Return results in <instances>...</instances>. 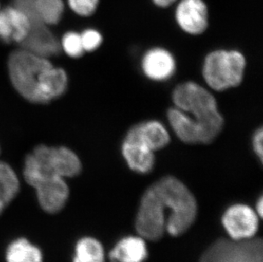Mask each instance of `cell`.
Listing matches in <instances>:
<instances>
[{
  "mask_svg": "<svg viewBox=\"0 0 263 262\" xmlns=\"http://www.w3.org/2000/svg\"><path fill=\"white\" fill-rule=\"evenodd\" d=\"M126 136L142 142L154 153L164 148L171 141L166 127L157 120H147L136 124L127 132Z\"/></svg>",
  "mask_w": 263,
  "mask_h": 262,
  "instance_id": "obj_11",
  "label": "cell"
},
{
  "mask_svg": "<svg viewBox=\"0 0 263 262\" xmlns=\"http://www.w3.org/2000/svg\"><path fill=\"white\" fill-rule=\"evenodd\" d=\"M81 42L85 51L91 52L97 50L102 43V35L99 31L94 28L85 29L82 33H80Z\"/></svg>",
  "mask_w": 263,
  "mask_h": 262,
  "instance_id": "obj_22",
  "label": "cell"
},
{
  "mask_svg": "<svg viewBox=\"0 0 263 262\" xmlns=\"http://www.w3.org/2000/svg\"><path fill=\"white\" fill-rule=\"evenodd\" d=\"M178 0H152V2L155 6L162 9L170 7L172 5H175Z\"/></svg>",
  "mask_w": 263,
  "mask_h": 262,
  "instance_id": "obj_24",
  "label": "cell"
},
{
  "mask_svg": "<svg viewBox=\"0 0 263 262\" xmlns=\"http://www.w3.org/2000/svg\"><path fill=\"white\" fill-rule=\"evenodd\" d=\"M252 146L254 152L258 157L260 160L262 161L263 157V129L262 128L256 129L252 139Z\"/></svg>",
  "mask_w": 263,
  "mask_h": 262,
  "instance_id": "obj_23",
  "label": "cell"
},
{
  "mask_svg": "<svg viewBox=\"0 0 263 262\" xmlns=\"http://www.w3.org/2000/svg\"><path fill=\"white\" fill-rule=\"evenodd\" d=\"M61 48L65 53L72 58L82 57L85 52L83 48L80 33L76 32H67L62 37Z\"/></svg>",
  "mask_w": 263,
  "mask_h": 262,
  "instance_id": "obj_20",
  "label": "cell"
},
{
  "mask_svg": "<svg viewBox=\"0 0 263 262\" xmlns=\"http://www.w3.org/2000/svg\"><path fill=\"white\" fill-rule=\"evenodd\" d=\"M222 224L233 239H250L258 229V215L246 204H234L224 213Z\"/></svg>",
  "mask_w": 263,
  "mask_h": 262,
  "instance_id": "obj_7",
  "label": "cell"
},
{
  "mask_svg": "<svg viewBox=\"0 0 263 262\" xmlns=\"http://www.w3.org/2000/svg\"><path fill=\"white\" fill-rule=\"evenodd\" d=\"M100 2L101 0H67L70 10L82 17L94 15L99 7Z\"/></svg>",
  "mask_w": 263,
  "mask_h": 262,
  "instance_id": "obj_21",
  "label": "cell"
},
{
  "mask_svg": "<svg viewBox=\"0 0 263 262\" xmlns=\"http://www.w3.org/2000/svg\"><path fill=\"white\" fill-rule=\"evenodd\" d=\"M175 19L179 27L190 35L202 34L209 26V9L204 0H178Z\"/></svg>",
  "mask_w": 263,
  "mask_h": 262,
  "instance_id": "obj_8",
  "label": "cell"
},
{
  "mask_svg": "<svg viewBox=\"0 0 263 262\" xmlns=\"http://www.w3.org/2000/svg\"><path fill=\"white\" fill-rule=\"evenodd\" d=\"M175 107L186 113L199 126L203 142H212L221 133L224 125L223 117L219 111L213 95L194 82L179 84L172 93Z\"/></svg>",
  "mask_w": 263,
  "mask_h": 262,
  "instance_id": "obj_3",
  "label": "cell"
},
{
  "mask_svg": "<svg viewBox=\"0 0 263 262\" xmlns=\"http://www.w3.org/2000/svg\"><path fill=\"white\" fill-rule=\"evenodd\" d=\"M261 212H262V198H260L258 203H257V209H256V213L260 216H261Z\"/></svg>",
  "mask_w": 263,
  "mask_h": 262,
  "instance_id": "obj_25",
  "label": "cell"
},
{
  "mask_svg": "<svg viewBox=\"0 0 263 262\" xmlns=\"http://www.w3.org/2000/svg\"><path fill=\"white\" fill-rule=\"evenodd\" d=\"M8 68L13 86L22 97L33 103L53 101L58 72L47 58L21 49L10 54Z\"/></svg>",
  "mask_w": 263,
  "mask_h": 262,
  "instance_id": "obj_2",
  "label": "cell"
},
{
  "mask_svg": "<svg viewBox=\"0 0 263 262\" xmlns=\"http://www.w3.org/2000/svg\"><path fill=\"white\" fill-rule=\"evenodd\" d=\"M31 27L32 23L28 15L14 5L0 10V39L4 42L21 44Z\"/></svg>",
  "mask_w": 263,
  "mask_h": 262,
  "instance_id": "obj_9",
  "label": "cell"
},
{
  "mask_svg": "<svg viewBox=\"0 0 263 262\" xmlns=\"http://www.w3.org/2000/svg\"><path fill=\"white\" fill-rule=\"evenodd\" d=\"M30 185L36 191L40 207L49 214L60 212L69 198V188L65 179L55 175L40 176Z\"/></svg>",
  "mask_w": 263,
  "mask_h": 262,
  "instance_id": "obj_6",
  "label": "cell"
},
{
  "mask_svg": "<svg viewBox=\"0 0 263 262\" xmlns=\"http://www.w3.org/2000/svg\"><path fill=\"white\" fill-rule=\"evenodd\" d=\"M170 125L176 136L186 144H204L201 131L190 117L176 107H172L167 113Z\"/></svg>",
  "mask_w": 263,
  "mask_h": 262,
  "instance_id": "obj_14",
  "label": "cell"
},
{
  "mask_svg": "<svg viewBox=\"0 0 263 262\" xmlns=\"http://www.w3.org/2000/svg\"><path fill=\"white\" fill-rule=\"evenodd\" d=\"M21 45L24 50L45 58L58 55L62 49L57 38L44 24L32 26Z\"/></svg>",
  "mask_w": 263,
  "mask_h": 262,
  "instance_id": "obj_12",
  "label": "cell"
},
{
  "mask_svg": "<svg viewBox=\"0 0 263 262\" xmlns=\"http://www.w3.org/2000/svg\"><path fill=\"white\" fill-rule=\"evenodd\" d=\"M176 60L172 53L164 48H153L142 60V72L154 81H165L176 72Z\"/></svg>",
  "mask_w": 263,
  "mask_h": 262,
  "instance_id": "obj_10",
  "label": "cell"
},
{
  "mask_svg": "<svg viewBox=\"0 0 263 262\" xmlns=\"http://www.w3.org/2000/svg\"><path fill=\"white\" fill-rule=\"evenodd\" d=\"M111 262H144L147 249L144 238L129 236L119 240L109 254Z\"/></svg>",
  "mask_w": 263,
  "mask_h": 262,
  "instance_id": "obj_15",
  "label": "cell"
},
{
  "mask_svg": "<svg viewBox=\"0 0 263 262\" xmlns=\"http://www.w3.org/2000/svg\"><path fill=\"white\" fill-rule=\"evenodd\" d=\"M122 155L129 169L140 174H147L155 163L154 152L142 142L125 136L121 146Z\"/></svg>",
  "mask_w": 263,
  "mask_h": 262,
  "instance_id": "obj_13",
  "label": "cell"
},
{
  "mask_svg": "<svg viewBox=\"0 0 263 262\" xmlns=\"http://www.w3.org/2000/svg\"><path fill=\"white\" fill-rule=\"evenodd\" d=\"M195 198L178 179L166 176L142 196L136 228L144 239L158 240L165 232L172 236L186 232L196 218Z\"/></svg>",
  "mask_w": 263,
  "mask_h": 262,
  "instance_id": "obj_1",
  "label": "cell"
},
{
  "mask_svg": "<svg viewBox=\"0 0 263 262\" xmlns=\"http://www.w3.org/2000/svg\"><path fill=\"white\" fill-rule=\"evenodd\" d=\"M246 66L245 55L238 50H214L204 59L203 77L211 89L223 91L242 83Z\"/></svg>",
  "mask_w": 263,
  "mask_h": 262,
  "instance_id": "obj_4",
  "label": "cell"
},
{
  "mask_svg": "<svg viewBox=\"0 0 263 262\" xmlns=\"http://www.w3.org/2000/svg\"><path fill=\"white\" fill-rule=\"evenodd\" d=\"M35 12L40 23L46 26L57 25L65 11L64 0H34Z\"/></svg>",
  "mask_w": 263,
  "mask_h": 262,
  "instance_id": "obj_18",
  "label": "cell"
},
{
  "mask_svg": "<svg viewBox=\"0 0 263 262\" xmlns=\"http://www.w3.org/2000/svg\"><path fill=\"white\" fill-rule=\"evenodd\" d=\"M0 10H1V6H0Z\"/></svg>",
  "mask_w": 263,
  "mask_h": 262,
  "instance_id": "obj_26",
  "label": "cell"
},
{
  "mask_svg": "<svg viewBox=\"0 0 263 262\" xmlns=\"http://www.w3.org/2000/svg\"><path fill=\"white\" fill-rule=\"evenodd\" d=\"M6 262H43L41 250L26 238L10 242L5 253Z\"/></svg>",
  "mask_w": 263,
  "mask_h": 262,
  "instance_id": "obj_17",
  "label": "cell"
},
{
  "mask_svg": "<svg viewBox=\"0 0 263 262\" xmlns=\"http://www.w3.org/2000/svg\"><path fill=\"white\" fill-rule=\"evenodd\" d=\"M32 155L45 171L62 178L74 177L82 170L77 154L65 146L49 147L40 145L33 150Z\"/></svg>",
  "mask_w": 263,
  "mask_h": 262,
  "instance_id": "obj_5",
  "label": "cell"
},
{
  "mask_svg": "<svg viewBox=\"0 0 263 262\" xmlns=\"http://www.w3.org/2000/svg\"><path fill=\"white\" fill-rule=\"evenodd\" d=\"M20 183L15 171L5 162H0V215L16 197Z\"/></svg>",
  "mask_w": 263,
  "mask_h": 262,
  "instance_id": "obj_16",
  "label": "cell"
},
{
  "mask_svg": "<svg viewBox=\"0 0 263 262\" xmlns=\"http://www.w3.org/2000/svg\"><path fill=\"white\" fill-rule=\"evenodd\" d=\"M72 262H105L104 249L93 237H85L78 241Z\"/></svg>",
  "mask_w": 263,
  "mask_h": 262,
  "instance_id": "obj_19",
  "label": "cell"
}]
</instances>
